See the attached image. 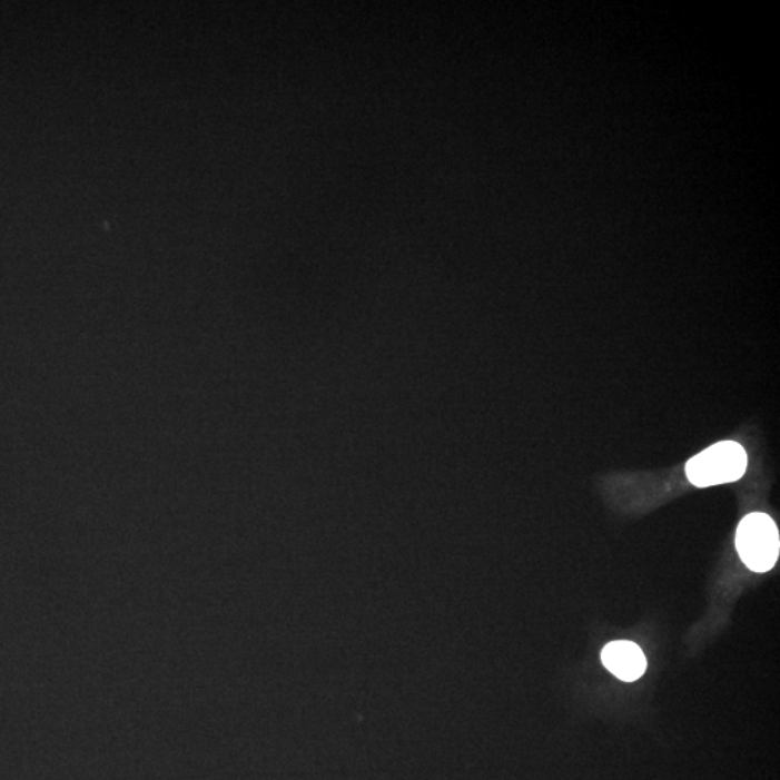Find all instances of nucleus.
<instances>
[{
  "label": "nucleus",
  "mask_w": 780,
  "mask_h": 780,
  "mask_svg": "<svg viewBox=\"0 0 780 780\" xmlns=\"http://www.w3.org/2000/svg\"><path fill=\"white\" fill-rule=\"evenodd\" d=\"M602 662L605 670L624 682L638 681L648 667L642 649L636 643L628 641L609 643L603 649Z\"/></svg>",
  "instance_id": "obj_3"
},
{
  "label": "nucleus",
  "mask_w": 780,
  "mask_h": 780,
  "mask_svg": "<svg viewBox=\"0 0 780 780\" xmlns=\"http://www.w3.org/2000/svg\"><path fill=\"white\" fill-rule=\"evenodd\" d=\"M735 547L741 561L754 573H768L777 565L780 540L777 523L767 513L754 512L740 522Z\"/></svg>",
  "instance_id": "obj_2"
},
{
  "label": "nucleus",
  "mask_w": 780,
  "mask_h": 780,
  "mask_svg": "<svg viewBox=\"0 0 780 780\" xmlns=\"http://www.w3.org/2000/svg\"><path fill=\"white\" fill-rule=\"evenodd\" d=\"M748 453L735 441H721L697 454L687 463V477L697 487L734 483L748 470Z\"/></svg>",
  "instance_id": "obj_1"
}]
</instances>
